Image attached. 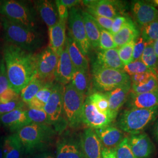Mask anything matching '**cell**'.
Segmentation results:
<instances>
[{
	"label": "cell",
	"instance_id": "ba28073f",
	"mask_svg": "<svg viewBox=\"0 0 158 158\" xmlns=\"http://www.w3.org/2000/svg\"><path fill=\"white\" fill-rule=\"evenodd\" d=\"M63 85L57 82L55 83L52 93L44 108L48 115L49 124L59 134H62L68 125L63 114Z\"/></svg>",
	"mask_w": 158,
	"mask_h": 158
},
{
	"label": "cell",
	"instance_id": "7a4b0ae2",
	"mask_svg": "<svg viewBox=\"0 0 158 158\" xmlns=\"http://www.w3.org/2000/svg\"><path fill=\"white\" fill-rule=\"evenodd\" d=\"M1 23L7 43L33 53L44 44V36L36 29L14 23L2 17Z\"/></svg>",
	"mask_w": 158,
	"mask_h": 158
},
{
	"label": "cell",
	"instance_id": "7bdbcfd3",
	"mask_svg": "<svg viewBox=\"0 0 158 158\" xmlns=\"http://www.w3.org/2000/svg\"><path fill=\"white\" fill-rule=\"evenodd\" d=\"M147 45V42L142 38L141 36H139L138 38L136 40L133 48L132 62L140 59Z\"/></svg>",
	"mask_w": 158,
	"mask_h": 158
},
{
	"label": "cell",
	"instance_id": "7402d4cb",
	"mask_svg": "<svg viewBox=\"0 0 158 158\" xmlns=\"http://www.w3.org/2000/svg\"><path fill=\"white\" fill-rule=\"evenodd\" d=\"M66 22L59 20L56 24L48 28L50 44L49 47L58 56L62 52L66 41Z\"/></svg>",
	"mask_w": 158,
	"mask_h": 158
},
{
	"label": "cell",
	"instance_id": "7c38bea8",
	"mask_svg": "<svg viewBox=\"0 0 158 158\" xmlns=\"http://www.w3.org/2000/svg\"><path fill=\"white\" fill-rule=\"evenodd\" d=\"M56 158H85L80 135L65 133L57 143Z\"/></svg>",
	"mask_w": 158,
	"mask_h": 158
},
{
	"label": "cell",
	"instance_id": "8992f818",
	"mask_svg": "<svg viewBox=\"0 0 158 158\" xmlns=\"http://www.w3.org/2000/svg\"><path fill=\"white\" fill-rule=\"evenodd\" d=\"M0 14L14 23L36 28V12L32 7L23 1H0Z\"/></svg>",
	"mask_w": 158,
	"mask_h": 158
},
{
	"label": "cell",
	"instance_id": "ee69618b",
	"mask_svg": "<svg viewBox=\"0 0 158 158\" xmlns=\"http://www.w3.org/2000/svg\"><path fill=\"white\" fill-rule=\"evenodd\" d=\"M128 17L124 15H119L113 19V24L110 30V33L113 35L117 34L121 29L123 27L127 22Z\"/></svg>",
	"mask_w": 158,
	"mask_h": 158
},
{
	"label": "cell",
	"instance_id": "6da1fadb",
	"mask_svg": "<svg viewBox=\"0 0 158 158\" xmlns=\"http://www.w3.org/2000/svg\"><path fill=\"white\" fill-rule=\"evenodd\" d=\"M2 51L10 87L19 94L36 74L35 55L8 43Z\"/></svg>",
	"mask_w": 158,
	"mask_h": 158
},
{
	"label": "cell",
	"instance_id": "f907efd6",
	"mask_svg": "<svg viewBox=\"0 0 158 158\" xmlns=\"http://www.w3.org/2000/svg\"><path fill=\"white\" fill-rule=\"evenodd\" d=\"M31 158H56V156L52 153L45 151L34 154L33 156Z\"/></svg>",
	"mask_w": 158,
	"mask_h": 158
},
{
	"label": "cell",
	"instance_id": "e0dca14e",
	"mask_svg": "<svg viewBox=\"0 0 158 158\" xmlns=\"http://www.w3.org/2000/svg\"><path fill=\"white\" fill-rule=\"evenodd\" d=\"M130 147L136 158H150L155 147L152 142L146 133L142 132L128 136Z\"/></svg>",
	"mask_w": 158,
	"mask_h": 158
},
{
	"label": "cell",
	"instance_id": "ac0fdd59",
	"mask_svg": "<svg viewBox=\"0 0 158 158\" xmlns=\"http://www.w3.org/2000/svg\"><path fill=\"white\" fill-rule=\"evenodd\" d=\"M94 131L101 141L103 149L108 150L114 151L125 137L123 131L117 127L111 125Z\"/></svg>",
	"mask_w": 158,
	"mask_h": 158
},
{
	"label": "cell",
	"instance_id": "f5cc1de1",
	"mask_svg": "<svg viewBox=\"0 0 158 158\" xmlns=\"http://www.w3.org/2000/svg\"><path fill=\"white\" fill-rule=\"evenodd\" d=\"M102 158H117L114 151L108 150L106 149H102Z\"/></svg>",
	"mask_w": 158,
	"mask_h": 158
},
{
	"label": "cell",
	"instance_id": "f546056e",
	"mask_svg": "<svg viewBox=\"0 0 158 158\" xmlns=\"http://www.w3.org/2000/svg\"><path fill=\"white\" fill-rule=\"evenodd\" d=\"M140 60L152 73L157 76L158 57L153 48V43H147V46L142 55Z\"/></svg>",
	"mask_w": 158,
	"mask_h": 158
},
{
	"label": "cell",
	"instance_id": "3957f363",
	"mask_svg": "<svg viewBox=\"0 0 158 158\" xmlns=\"http://www.w3.org/2000/svg\"><path fill=\"white\" fill-rule=\"evenodd\" d=\"M56 132L50 125L31 123L15 134L23 144L26 155L45 151Z\"/></svg>",
	"mask_w": 158,
	"mask_h": 158
},
{
	"label": "cell",
	"instance_id": "44dd1931",
	"mask_svg": "<svg viewBox=\"0 0 158 158\" xmlns=\"http://www.w3.org/2000/svg\"><path fill=\"white\" fill-rule=\"evenodd\" d=\"M126 102L128 108L149 109L158 107V88L150 92L138 94L130 93Z\"/></svg>",
	"mask_w": 158,
	"mask_h": 158
},
{
	"label": "cell",
	"instance_id": "d6986e66",
	"mask_svg": "<svg viewBox=\"0 0 158 158\" xmlns=\"http://www.w3.org/2000/svg\"><path fill=\"white\" fill-rule=\"evenodd\" d=\"M75 68L72 62L67 46H65L59 56L58 62L55 73V79L57 83L65 85L71 82Z\"/></svg>",
	"mask_w": 158,
	"mask_h": 158
},
{
	"label": "cell",
	"instance_id": "9a60e30c",
	"mask_svg": "<svg viewBox=\"0 0 158 158\" xmlns=\"http://www.w3.org/2000/svg\"><path fill=\"white\" fill-rule=\"evenodd\" d=\"M80 138L85 158H102L103 148L94 130L90 128H86L80 135Z\"/></svg>",
	"mask_w": 158,
	"mask_h": 158
},
{
	"label": "cell",
	"instance_id": "8d00e7d4",
	"mask_svg": "<svg viewBox=\"0 0 158 158\" xmlns=\"http://www.w3.org/2000/svg\"><path fill=\"white\" fill-rule=\"evenodd\" d=\"M135 40H132L129 43L117 49L119 57L124 65L128 64L132 62L133 48L135 43Z\"/></svg>",
	"mask_w": 158,
	"mask_h": 158
},
{
	"label": "cell",
	"instance_id": "60d3db41",
	"mask_svg": "<svg viewBox=\"0 0 158 158\" xmlns=\"http://www.w3.org/2000/svg\"><path fill=\"white\" fill-rule=\"evenodd\" d=\"M10 88L4 60L2 57H0V95Z\"/></svg>",
	"mask_w": 158,
	"mask_h": 158
},
{
	"label": "cell",
	"instance_id": "9f6ffc18",
	"mask_svg": "<svg viewBox=\"0 0 158 158\" xmlns=\"http://www.w3.org/2000/svg\"><path fill=\"white\" fill-rule=\"evenodd\" d=\"M153 48H154V50L156 53V55L158 57V40H156L153 43Z\"/></svg>",
	"mask_w": 158,
	"mask_h": 158
},
{
	"label": "cell",
	"instance_id": "74e56055",
	"mask_svg": "<svg viewBox=\"0 0 158 158\" xmlns=\"http://www.w3.org/2000/svg\"><path fill=\"white\" fill-rule=\"evenodd\" d=\"M117 158H136L130 147L128 136H125L123 141L114 150Z\"/></svg>",
	"mask_w": 158,
	"mask_h": 158
},
{
	"label": "cell",
	"instance_id": "681fc988",
	"mask_svg": "<svg viewBox=\"0 0 158 158\" xmlns=\"http://www.w3.org/2000/svg\"><path fill=\"white\" fill-rule=\"evenodd\" d=\"M28 107L31 109H38V110H44L45 105L41 102L38 100L35 97L32 98L28 103H27Z\"/></svg>",
	"mask_w": 158,
	"mask_h": 158
},
{
	"label": "cell",
	"instance_id": "db71d44e",
	"mask_svg": "<svg viewBox=\"0 0 158 158\" xmlns=\"http://www.w3.org/2000/svg\"><path fill=\"white\" fill-rule=\"evenodd\" d=\"M152 134L155 140L158 143V119L156 121L153 127Z\"/></svg>",
	"mask_w": 158,
	"mask_h": 158
},
{
	"label": "cell",
	"instance_id": "816d5d0a",
	"mask_svg": "<svg viewBox=\"0 0 158 158\" xmlns=\"http://www.w3.org/2000/svg\"><path fill=\"white\" fill-rule=\"evenodd\" d=\"M60 2L65 6H66L68 9H70L73 7H74L76 5H77L81 1H77V0H60Z\"/></svg>",
	"mask_w": 158,
	"mask_h": 158
},
{
	"label": "cell",
	"instance_id": "5b68a950",
	"mask_svg": "<svg viewBox=\"0 0 158 158\" xmlns=\"http://www.w3.org/2000/svg\"><path fill=\"white\" fill-rule=\"evenodd\" d=\"M85 101V95L77 90L70 83L64 85L63 114L70 128H76L82 123L81 117Z\"/></svg>",
	"mask_w": 158,
	"mask_h": 158
},
{
	"label": "cell",
	"instance_id": "836d02e7",
	"mask_svg": "<svg viewBox=\"0 0 158 158\" xmlns=\"http://www.w3.org/2000/svg\"><path fill=\"white\" fill-rule=\"evenodd\" d=\"M141 37L147 43L158 40V19L141 27Z\"/></svg>",
	"mask_w": 158,
	"mask_h": 158
},
{
	"label": "cell",
	"instance_id": "d590c367",
	"mask_svg": "<svg viewBox=\"0 0 158 158\" xmlns=\"http://www.w3.org/2000/svg\"><path fill=\"white\" fill-rule=\"evenodd\" d=\"M27 113L31 123L50 125L48 115L44 110L29 108L28 110H27Z\"/></svg>",
	"mask_w": 158,
	"mask_h": 158
},
{
	"label": "cell",
	"instance_id": "f1b7e54d",
	"mask_svg": "<svg viewBox=\"0 0 158 158\" xmlns=\"http://www.w3.org/2000/svg\"><path fill=\"white\" fill-rule=\"evenodd\" d=\"M45 83L35 76L32 80L20 92V98L24 103H28L36 96Z\"/></svg>",
	"mask_w": 158,
	"mask_h": 158
},
{
	"label": "cell",
	"instance_id": "bcb514c9",
	"mask_svg": "<svg viewBox=\"0 0 158 158\" xmlns=\"http://www.w3.org/2000/svg\"><path fill=\"white\" fill-rule=\"evenodd\" d=\"M100 28L104 29L110 32L113 24V19L106 17H100L98 15H91Z\"/></svg>",
	"mask_w": 158,
	"mask_h": 158
},
{
	"label": "cell",
	"instance_id": "d6a6232c",
	"mask_svg": "<svg viewBox=\"0 0 158 158\" xmlns=\"http://www.w3.org/2000/svg\"><path fill=\"white\" fill-rule=\"evenodd\" d=\"M158 88V79L156 74H153L148 81L139 85H132L130 93L138 94L150 92Z\"/></svg>",
	"mask_w": 158,
	"mask_h": 158
},
{
	"label": "cell",
	"instance_id": "4dcf8cb0",
	"mask_svg": "<svg viewBox=\"0 0 158 158\" xmlns=\"http://www.w3.org/2000/svg\"><path fill=\"white\" fill-rule=\"evenodd\" d=\"M70 83L79 92L85 96L89 87L87 71L75 69Z\"/></svg>",
	"mask_w": 158,
	"mask_h": 158
},
{
	"label": "cell",
	"instance_id": "484cf974",
	"mask_svg": "<svg viewBox=\"0 0 158 158\" xmlns=\"http://www.w3.org/2000/svg\"><path fill=\"white\" fill-rule=\"evenodd\" d=\"M66 45L67 46L69 56L75 69H83L87 71L89 63L87 57L80 50L76 42L69 35L66 37Z\"/></svg>",
	"mask_w": 158,
	"mask_h": 158
},
{
	"label": "cell",
	"instance_id": "b9f144b4",
	"mask_svg": "<svg viewBox=\"0 0 158 158\" xmlns=\"http://www.w3.org/2000/svg\"><path fill=\"white\" fill-rule=\"evenodd\" d=\"M24 104L25 103L21 100V98L13 102L0 104V117L16 109L23 108Z\"/></svg>",
	"mask_w": 158,
	"mask_h": 158
},
{
	"label": "cell",
	"instance_id": "1f68e13d",
	"mask_svg": "<svg viewBox=\"0 0 158 158\" xmlns=\"http://www.w3.org/2000/svg\"><path fill=\"white\" fill-rule=\"evenodd\" d=\"M88 98L101 113L107 115L111 118L109 109L108 100L105 93L96 92L91 94Z\"/></svg>",
	"mask_w": 158,
	"mask_h": 158
},
{
	"label": "cell",
	"instance_id": "f35d334b",
	"mask_svg": "<svg viewBox=\"0 0 158 158\" xmlns=\"http://www.w3.org/2000/svg\"><path fill=\"white\" fill-rule=\"evenodd\" d=\"M99 45L101 50H108L117 48L113 39V35L109 31L100 28Z\"/></svg>",
	"mask_w": 158,
	"mask_h": 158
},
{
	"label": "cell",
	"instance_id": "11a10c76",
	"mask_svg": "<svg viewBox=\"0 0 158 158\" xmlns=\"http://www.w3.org/2000/svg\"><path fill=\"white\" fill-rule=\"evenodd\" d=\"M4 137H0V158H4V152H3V144H4Z\"/></svg>",
	"mask_w": 158,
	"mask_h": 158
},
{
	"label": "cell",
	"instance_id": "8fae6325",
	"mask_svg": "<svg viewBox=\"0 0 158 158\" xmlns=\"http://www.w3.org/2000/svg\"><path fill=\"white\" fill-rule=\"evenodd\" d=\"M87 12L91 15H98L114 19L123 15L124 6L122 2L113 0H92L83 1Z\"/></svg>",
	"mask_w": 158,
	"mask_h": 158
},
{
	"label": "cell",
	"instance_id": "4316f807",
	"mask_svg": "<svg viewBox=\"0 0 158 158\" xmlns=\"http://www.w3.org/2000/svg\"><path fill=\"white\" fill-rule=\"evenodd\" d=\"M3 152L4 158H23L25 154L23 144L15 134L4 137Z\"/></svg>",
	"mask_w": 158,
	"mask_h": 158
},
{
	"label": "cell",
	"instance_id": "277c9868",
	"mask_svg": "<svg viewBox=\"0 0 158 158\" xmlns=\"http://www.w3.org/2000/svg\"><path fill=\"white\" fill-rule=\"evenodd\" d=\"M158 117V107L149 109L128 108L119 115L117 122L119 129L130 135L140 134Z\"/></svg>",
	"mask_w": 158,
	"mask_h": 158
},
{
	"label": "cell",
	"instance_id": "f6af8a7d",
	"mask_svg": "<svg viewBox=\"0 0 158 158\" xmlns=\"http://www.w3.org/2000/svg\"><path fill=\"white\" fill-rule=\"evenodd\" d=\"M19 98L20 95L10 88L0 95V104L10 102Z\"/></svg>",
	"mask_w": 158,
	"mask_h": 158
},
{
	"label": "cell",
	"instance_id": "7dc6e473",
	"mask_svg": "<svg viewBox=\"0 0 158 158\" xmlns=\"http://www.w3.org/2000/svg\"><path fill=\"white\" fill-rule=\"evenodd\" d=\"M153 73L152 72H146L142 73L136 74L130 76V80L132 85H139L146 82Z\"/></svg>",
	"mask_w": 158,
	"mask_h": 158
},
{
	"label": "cell",
	"instance_id": "d4e9b609",
	"mask_svg": "<svg viewBox=\"0 0 158 158\" xmlns=\"http://www.w3.org/2000/svg\"><path fill=\"white\" fill-rule=\"evenodd\" d=\"M95 62L104 68L120 70H123L124 66L119 57L117 48L98 52Z\"/></svg>",
	"mask_w": 158,
	"mask_h": 158
},
{
	"label": "cell",
	"instance_id": "e575fe53",
	"mask_svg": "<svg viewBox=\"0 0 158 158\" xmlns=\"http://www.w3.org/2000/svg\"><path fill=\"white\" fill-rule=\"evenodd\" d=\"M123 71L129 76L136 74L151 72L150 70L143 63L141 60H137L124 66Z\"/></svg>",
	"mask_w": 158,
	"mask_h": 158
},
{
	"label": "cell",
	"instance_id": "603a6c76",
	"mask_svg": "<svg viewBox=\"0 0 158 158\" xmlns=\"http://www.w3.org/2000/svg\"><path fill=\"white\" fill-rule=\"evenodd\" d=\"M36 8L40 17L49 28L55 25L59 21L55 2L42 0L35 2Z\"/></svg>",
	"mask_w": 158,
	"mask_h": 158
},
{
	"label": "cell",
	"instance_id": "5bb4252c",
	"mask_svg": "<svg viewBox=\"0 0 158 158\" xmlns=\"http://www.w3.org/2000/svg\"><path fill=\"white\" fill-rule=\"evenodd\" d=\"M131 10L136 23L141 27L158 19V10L150 2L133 1Z\"/></svg>",
	"mask_w": 158,
	"mask_h": 158
},
{
	"label": "cell",
	"instance_id": "c3c4849f",
	"mask_svg": "<svg viewBox=\"0 0 158 158\" xmlns=\"http://www.w3.org/2000/svg\"><path fill=\"white\" fill-rule=\"evenodd\" d=\"M55 4L56 6L57 11L58 13L59 20L67 22L69 18V11L68 8L64 6L60 0L56 1Z\"/></svg>",
	"mask_w": 158,
	"mask_h": 158
},
{
	"label": "cell",
	"instance_id": "2e32d148",
	"mask_svg": "<svg viewBox=\"0 0 158 158\" xmlns=\"http://www.w3.org/2000/svg\"><path fill=\"white\" fill-rule=\"evenodd\" d=\"M131 88V82L120 85L112 90L105 92L107 97L111 117L114 120L120 108L127 102Z\"/></svg>",
	"mask_w": 158,
	"mask_h": 158
},
{
	"label": "cell",
	"instance_id": "ab89813d",
	"mask_svg": "<svg viewBox=\"0 0 158 158\" xmlns=\"http://www.w3.org/2000/svg\"><path fill=\"white\" fill-rule=\"evenodd\" d=\"M54 85L55 83H53V81L46 83L35 97L42 104L45 105L52 93Z\"/></svg>",
	"mask_w": 158,
	"mask_h": 158
},
{
	"label": "cell",
	"instance_id": "83f0119b",
	"mask_svg": "<svg viewBox=\"0 0 158 158\" xmlns=\"http://www.w3.org/2000/svg\"><path fill=\"white\" fill-rule=\"evenodd\" d=\"M85 24V30L91 46L97 48L99 45L100 29L90 14L81 11Z\"/></svg>",
	"mask_w": 158,
	"mask_h": 158
},
{
	"label": "cell",
	"instance_id": "30bf717a",
	"mask_svg": "<svg viewBox=\"0 0 158 158\" xmlns=\"http://www.w3.org/2000/svg\"><path fill=\"white\" fill-rule=\"evenodd\" d=\"M36 76L45 83L53 81L58 62L59 56L49 46L35 56Z\"/></svg>",
	"mask_w": 158,
	"mask_h": 158
},
{
	"label": "cell",
	"instance_id": "52a82bcc",
	"mask_svg": "<svg viewBox=\"0 0 158 158\" xmlns=\"http://www.w3.org/2000/svg\"><path fill=\"white\" fill-rule=\"evenodd\" d=\"M93 83L98 92H107L131 81L123 70L104 68L95 62L92 66Z\"/></svg>",
	"mask_w": 158,
	"mask_h": 158
},
{
	"label": "cell",
	"instance_id": "6f0895ef",
	"mask_svg": "<svg viewBox=\"0 0 158 158\" xmlns=\"http://www.w3.org/2000/svg\"><path fill=\"white\" fill-rule=\"evenodd\" d=\"M157 77H158V73H157Z\"/></svg>",
	"mask_w": 158,
	"mask_h": 158
},
{
	"label": "cell",
	"instance_id": "ffe728a7",
	"mask_svg": "<svg viewBox=\"0 0 158 158\" xmlns=\"http://www.w3.org/2000/svg\"><path fill=\"white\" fill-rule=\"evenodd\" d=\"M0 122L6 129L12 132H17L23 127L30 124L27 110L19 108L0 117Z\"/></svg>",
	"mask_w": 158,
	"mask_h": 158
},
{
	"label": "cell",
	"instance_id": "4fadbf2b",
	"mask_svg": "<svg viewBox=\"0 0 158 158\" xmlns=\"http://www.w3.org/2000/svg\"><path fill=\"white\" fill-rule=\"evenodd\" d=\"M81 120L82 123L93 130L105 127L113 121L110 117L101 113L88 97L85 99Z\"/></svg>",
	"mask_w": 158,
	"mask_h": 158
},
{
	"label": "cell",
	"instance_id": "cb8c5ba5",
	"mask_svg": "<svg viewBox=\"0 0 158 158\" xmlns=\"http://www.w3.org/2000/svg\"><path fill=\"white\" fill-rule=\"evenodd\" d=\"M139 36V31L135 23L128 17L123 27L117 34L113 35L117 48L124 45L131 41L136 40Z\"/></svg>",
	"mask_w": 158,
	"mask_h": 158
},
{
	"label": "cell",
	"instance_id": "9c48e42d",
	"mask_svg": "<svg viewBox=\"0 0 158 158\" xmlns=\"http://www.w3.org/2000/svg\"><path fill=\"white\" fill-rule=\"evenodd\" d=\"M69 35L79 46L80 50L86 56L90 49L91 46L85 30V24L81 11L73 7L69 11Z\"/></svg>",
	"mask_w": 158,
	"mask_h": 158
}]
</instances>
